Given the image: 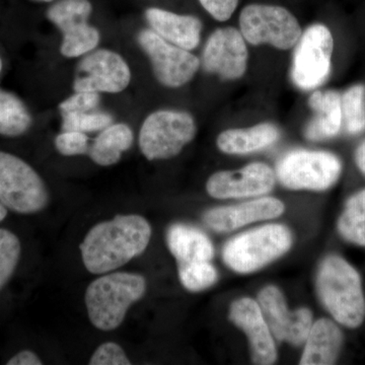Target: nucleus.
<instances>
[{
  "instance_id": "39448f33",
  "label": "nucleus",
  "mask_w": 365,
  "mask_h": 365,
  "mask_svg": "<svg viewBox=\"0 0 365 365\" xmlns=\"http://www.w3.org/2000/svg\"><path fill=\"white\" fill-rule=\"evenodd\" d=\"M44 180L23 158L0 150V202L20 215L40 212L49 204Z\"/></svg>"
},
{
  "instance_id": "4c0bfd02",
  "label": "nucleus",
  "mask_w": 365,
  "mask_h": 365,
  "mask_svg": "<svg viewBox=\"0 0 365 365\" xmlns=\"http://www.w3.org/2000/svg\"><path fill=\"white\" fill-rule=\"evenodd\" d=\"M2 69H4V61H2L1 57H0V74H1Z\"/></svg>"
},
{
  "instance_id": "bb28decb",
  "label": "nucleus",
  "mask_w": 365,
  "mask_h": 365,
  "mask_svg": "<svg viewBox=\"0 0 365 365\" xmlns=\"http://www.w3.org/2000/svg\"><path fill=\"white\" fill-rule=\"evenodd\" d=\"M178 271L182 287L192 292L207 289L218 279L217 271L210 262L178 264Z\"/></svg>"
},
{
  "instance_id": "7c9ffc66",
  "label": "nucleus",
  "mask_w": 365,
  "mask_h": 365,
  "mask_svg": "<svg viewBox=\"0 0 365 365\" xmlns=\"http://www.w3.org/2000/svg\"><path fill=\"white\" fill-rule=\"evenodd\" d=\"M101 95L96 91H74L73 95L62 101L58 106L61 114L95 111L100 106Z\"/></svg>"
},
{
  "instance_id": "ddd939ff",
  "label": "nucleus",
  "mask_w": 365,
  "mask_h": 365,
  "mask_svg": "<svg viewBox=\"0 0 365 365\" xmlns=\"http://www.w3.org/2000/svg\"><path fill=\"white\" fill-rule=\"evenodd\" d=\"M200 61L204 71L223 81L242 78L248 69L249 51L241 31L232 26L215 30L209 36Z\"/></svg>"
},
{
  "instance_id": "f257e3e1",
  "label": "nucleus",
  "mask_w": 365,
  "mask_h": 365,
  "mask_svg": "<svg viewBox=\"0 0 365 365\" xmlns=\"http://www.w3.org/2000/svg\"><path fill=\"white\" fill-rule=\"evenodd\" d=\"M151 234L150 222L138 215H117L98 223L79 246L83 265L97 275L113 272L143 254Z\"/></svg>"
},
{
  "instance_id": "20e7f679",
  "label": "nucleus",
  "mask_w": 365,
  "mask_h": 365,
  "mask_svg": "<svg viewBox=\"0 0 365 365\" xmlns=\"http://www.w3.org/2000/svg\"><path fill=\"white\" fill-rule=\"evenodd\" d=\"M292 242L285 225H264L230 240L223 249V260L235 272L253 273L287 253Z\"/></svg>"
},
{
  "instance_id": "cd10ccee",
  "label": "nucleus",
  "mask_w": 365,
  "mask_h": 365,
  "mask_svg": "<svg viewBox=\"0 0 365 365\" xmlns=\"http://www.w3.org/2000/svg\"><path fill=\"white\" fill-rule=\"evenodd\" d=\"M62 131H78L83 133L101 132L114 123V118L106 112L67 113L61 114Z\"/></svg>"
},
{
  "instance_id": "c9c22d12",
  "label": "nucleus",
  "mask_w": 365,
  "mask_h": 365,
  "mask_svg": "<svg viewBox=\"0 0 365 365\" xmlns=\"http://www.w3.org/2000/svg\"><path fill=\"white\" fill-rule=\"evenodd\" d=\"M7 216V208L0 202V222H4Z\"/></svg>"
},
{
  "instance_id": "c756f323",
  "label": "nucleus",
  "mask_w": 365,
  "mask_h": 365,
  "mask_svg": "<svg viewBox=\"0 0 365 365\" xmlns=\"http://www.w3.org/2000/svg\"><path fill=\"white\" fill-rule=\"evenodd\" d=\"M54 143L57 151L64 157L88 155L91 146L88 135L78 131H62Z\"/></svg>"
},
{
  "instance_id": "0eeeda50",
  "label": "nucleus",
  "mask_w": 365,
  "mask_h": 365,
  "mask_svg": "<svg viewBox=\"0 0 365 365\" xmlns=\"http://www.w3.org/2000/svg\"><path fill=\"white\" fill-rule=\"evenodd\" d=\"M240 31L249 44L270 45L279 50L295 47L302 34L299 21L285 7L258 4L242 9Z\"/></svg>"
},
{
  "instance_id": "7ed1b4c3",
  "label": "nucleus",
  "mask_w": 365,
  "mask_h": 365,
  "mask_svg": "<svg viewBox=\"0 0 365 365\" xmlns=\"http://www.w3.org/2000/svg\"><path fill=\"white\" fill-rule=\"evenodd\" d=\"M322 304L338 323L359 328L365 319V297L356 269L339 256L327 257L317 276Z\"/></svg>"
},
{
  "instance_id": "e433bc0d",
  "label": "nucleus",
  "mask_w": 365,
  "mask_h": 365,
  "mask_svg": "<svg viewBox=\"0 0 365 365\" xmlns=\"http://www.w3.org/2000/svg\"><path fill=\"white\" fill-rule=\"evenodd\" d=\"M33 2H42V4H47V2H52L54 0H31Z\"/></svg>"
},
{
  "instance_id": "f704fd0d",
  "label": "nucleus",
  "mask_w": 365,
  "mask_h": 365,
  "mask_svg": "<svg viewBox=\"0 0 365 365\" xmlns=\"http://www.w3.org/2000/svg\"><path fill=\"white\" fill-rule=\"evenodd\" d=\"M355 162L362 174L365 175V141L357 148Z\"/></svg>"
},
{
  "instance_id": "c85d7f7f",
  "label": "nucleus",
  "mask_w": 365,
  "mask_h": 365,
  "mask_svg": "<svg viewBox=\"0 0 365 365\" xmlns=\"http://www.w3.org/2000/svg\"><path fill=\"white\" fill-rule=\"evenodd\" d=\"M21 253L20 240L11 230L0 228V290L18 267Z\"/></svg>"
},
{
  "instance_id": "6e6552de",
  "label": "nucleus",
  "mask_w": 365,
  "mask_h": 365,
  "mask_svg": "<svg viewBox=\"0 0 365 365\" xmlns=\"http://www.w3.org/2000/svg\"><path fill=\"white\" fill-rule=\"evenodd\" d=\"M342 163L327 151L294 150L281 158L276 177L292 190L325 191L339 180Z\"/></svg>"
},
{
  "instance_id": "412c9836",
  "label": "nucleus",
  "mask_w": 365,
  "mask_h": 365,
  "mask_svg": "<svg viewBox=\"0 0 365 365\" xmlns=\"http://www.w3.org/2000/svg\"><path fill=\"white\" fill-rule=\"evenodd\" d=\"M167 242L178 264L210 262L215 256V247L207 235L190 225H172L168 230Z\"/></svg>"
},
{
  "instance_id": "9b49d317",
  "label": "nucleus",
  "mask_w": 365,
  "mask_h": 365,
  "mask_svg": "<svg viewBox=\"0 0 365 365\" xmlns=\"http://www.w3.org/2000/svg\"><path fill=\"white\" fill-rule=\"evenodd\" d=\"M333 49V36L328 26H309L295 45L292 67L294 85L304 91L323 85L330 74Z\"/></svg>"
},
{
  "instance_id": "f3484780",
  "label": "nucleus",
  "mask_w": 365,
  "mask_h": 365,
  "mask_svg": "<svg viewBox=\"0 0 365 365\" xmlns=\"http://www.w3.org/2000/svg\"><path fill=\"white\" fill-rule=\"evenodd\" d=\"M284 204L273 197L211 209L204 215V222L216 232H232L249 223L273 220L284 212Z\"/></svg>"
},
{
  "instance_id": "423d86ee",
  "label": "nucleus",
  "mask_w": 365,
  "mask_h": 365,
  "mask_svg": "<svg viewBox=\"0 0 365 365\" xmlns=\"http://www.w3.org/2000/svg\"><path fill=\"white\" fill-rule=\"evenodd\" d=\"M197 133L195 119L189 113L158 110L144 120L139 132V148L148 160L177 157Z\"/></svg>"
},
{
  "instance_id": "72a5a7b5",
  "label": "nucleus",
  "mask_w": 365,
  "mask_h": 365,
  "mask_svg": "<svg viewBox=\"0 0 365 365\" xmlns=\"http://www.w3.org/2000/svg\"><path fill=\"white\" fill-rule=\"evenodd\" d=\"M7 365H41L43 364L42 360L36 354L35 352L31 350H23L14 355L9 361L6 362Z\"/></svg>"
},
{
  "instance_id": "2eb2a0df",
  "label": "nucleus",
  "mask_w": 365,
  "mask_h": 365,
  "mask_svg": "<svg viewBox=\"0 0 365 365\" xmlns=\"http://www.w3.org/2000/svg\"><path fill=\"white\" fill-rule=\"evenodd\" d=\"M275 182V172L268 165L253 163L241 170L215 173L209 178L206 190L216 199L248 198L269 193Z\"/></svg>"
},
{
  "instance_id": "4be33fe9",
  "label": "nucleus",
  "mask_w": 365,
  "mask_h": 365,
  "mask_svg": "<svg viewBox=\"0 0 365 365\" xmlns=\"http://www.w3.org/2000/svg\"><path fill=\"white\" fill-rule=\"evenodd\" d=\"M275 125L261 123L249 128L228 129L217 137L218 150L227 155H247L264 150L279 139Z\"/></svg>"
},
{
  "instance_id": "aec40b11",
  "label": "nucleus",
  "mask_w": 365,
  "mask_h": 365,
  "mask_svg": "<svg viewBox=\"0 0 365 365\" xmlns=\"http://www.w3.org/2000/svg\"><path fill=\"white\" fill-rule=\"evenodd\" d=\"M306 342L300 364H334L342 348V331L331 319H319L312 326Z\"/></svg>"
},
{
  "instance_id": "9d476101",
  "label": "nucleus",
  "mask_w": 365,
  "mask_h": 365,
  "mask_svg": "<svg viewBox=\"0 0 365 365\" xmlns=\"http://www.w3.org/2000/svg\"><path fill=\"white\" fill-rule=\"evenodd\" d=\"M137 43L150 59L155 78L165 88L187 85L201 67L200 59L193 53L163 40L150 29L137 34Z\"/></svg>"
},
{
  "instance_id": "b1692460",
  "label": "nucleus",
  "mask_w": 365,
  "mask_h": 365,
  "mask_svg": "<svg viewBox=\"0 0 365 365\" xmlns=\"http://www.w3.org/2000/svg\"><path fill=\"white\" fill-rule=\"evenodd\" d=\"M32 126L33 116L26 103L13 91L0 88V135L16 138Z\"/></svg>"
},
{
  "instance_id": "473e14b6",
  "label": "nucleus",
  "mask_w": 365,
  "mask_h": 365,
  "mask_svg": "<svg viewBox=\"0 0 365 365\" xmlns=\"http://www.w3.org/2000/svg\"><path fill=\"white\" fill-rule=\"evenodd\" d=\"M199 2L218 21L230 20L239 6V0H199Z\"/></svg>"
},
{
  "instance_id": "dca6fc26",
  "label": "nucleus",
  "mask_w": 365,
  "mask_h": 365,
  "mask_svg": "<svg viewBox=\"0 0 365 365\" xmlns=\"http://www.w3.org/2000/svg\"><path fill=\"white\" fill-rule=\"evenodd\" d=\"M230 319L246 333L255 364H275L277 350L258 302L249 297L235 300L230 307Z\"/></svg>"
},
{
  "instance_id": "f03ea898",
  "label": "nucleus",
  "mask_w": 365,
  "mask_h": 365,
  "mask_svg": "<svg viewBox=\"0 0 365 365\" xmlns=\"http://www.w3.org/2000/svg\"><path fill=\"white\" fill-rule=\"evenodd\" d=\"M146 289L148 282L140 274H102L86 290V307L91 323L98 330H116L123 324L129 309L143 299Z\"/></svg>"
},
{
  "instance_id": "393cba45",
  "label": "nucleus",
  "mask_w": 365,
  "mask_h": 365,
  "mask_svg": "<svg viewBox=\"0 0 365 365\" xmlns=\"http://www.w3.org/2000/svg\"><path fill=\"white\" fill-rule=\"evenodd\" d=\"M337 227L346 241L365 247V189L348 199Z\"/></svg>"
},
{
  "instance_id": "a211bd4d",
  "label": "nucleus",
  "mask_w": 365,
  "mask_h": 365,
  "mask_svg": "<svg viewBox=\"0 0 365 365\" xmlns=\"http://www.w3.org/2000/svg\"><path fill=\"white\" fill-rule=\"evenodd\" d=\"M144 16L150 30L163 40L189 51L200 44L203 25L197 16L178 14L158 7H150Z\"/></svg>"
},
{
  "instance_id": "a878e982",
  "label": "nucleus",
  "mask_w": 365,
  "mask_h": 365,
  "mask_svg": "<svg viewBox=\"0 0 365 365\" xmlns=\"http://www.w3.org/2000/svg\"><path fill=\"white\" fill-rule=\"evenodd\" d=\"M341 106L346 130L350 134L361 133L365 129L364 86H354L346 91Z\"/></svg>"
},
{
  "instance_id": "1a4fd4ad",
  "label": "nucleus",
  "mask_w": 365,
  "mask_h": 365,
  "mask_svg": "<svg viewBox=\"0 0 365 365\" xmlns=\"http://www.w3.org/2000/svg\"><path fill=\"white\" fill-rule=\"evenodd\" d=\"M93 13L90 0H59L46 16L62 34L60 53L66 58L85 56L98 47L100 31L88 23Z\"/></svg>"
},
{
  "instance_id": "5701e85b",
  "label": "nucleus",
  "mask_w": 365,
  "mask_h": 365,
  "mask_svg": "<svg viewBox=\"0 0 365 365\" xmlns=\"http://www.w3.org/2000/svg\"><path fill=\"white\" fill-rule=\"evenodd\" d=\"M134 143V133L125 123H113L98 133L90 146L88 155L101 167L116 165L122 155L130 150Z\"/></svg>"
},
{
  "instance_id": "6ab92c4d",
  "label": "nucleus",
  "mask_w": 365,
  "mask_h": 365,
  "mask_svg": "<svg viewBox=\"0 0 365 365\" xmlns=\"http://www.w3.org/2000/svg\"><path fill=\"white\" fill-rule=\"evenodd\" d=\"M309 105L314 117L307 124L306 137L321 141L337 135L343 124L341 97L335 91H317L309 97Z\"/></svg>"
},
{
  "instance_id": "4468645a",
  "label": "nucleus",
  "mask_w": 365,
  "mask_h": 365,
  "mask_svg": "<svg viewBox=\"0 0 365 365\" xmlns=\"http://www.w3.org/2000/svg\"><path fill=\"white\" fill-rule=\"evenodd\" d=\"M258 304L273 337L294 346L306 342L312 326L313 314L306 307L290 312L279 288L267 287L261 290Z\"/></svg>"
},
{
  "instance_id": "f8f14e48",
  "label": "nucleus",
  "mask_w": 365,
  "mask_h": 365,
  "mask_svg": "<svg viewBox=\"0 0 365 365\" xmlns=\"http://www.w3.org/2000/svg\"><path fill=\"white\" fill-rule=\"evenodd\" d=\"M130 81V67L121 55L109 49H95L79 61L73 90L118 93L126 90Z\"/></svg>"
},
{
  "instance_id": "2f4dec72",
  "label": "nucleus",
  "mask_w": 365,
  "mask_h": 365,
  "mask_svg": "<svg viewBox=\"0 0 365 365\" xmlns=\"http://www.w3.org/2000/svg\"><path fill=\"white\" fill-rule=\"evenodd\" d=\"M91 365H130L123 348L115 342H106L98 346L90 359Z\"/></svg>"
}]
</instances>
